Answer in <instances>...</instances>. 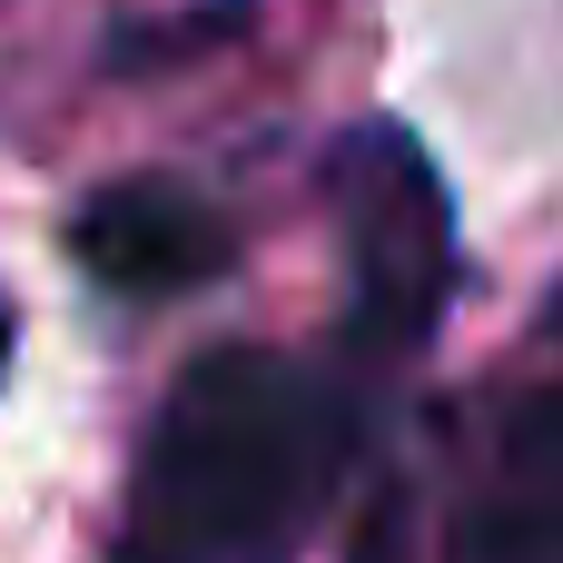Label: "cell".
Returning a JSON list of instances; mask_svg holds the SVG:
<instances>
[{"label":"cell","mask_w":563,"mask_h":563,"mask_svg":"<svg viewBox=\"0 0 563 563\" xmlns=\"http://www.w3.org/2000/svg\"><path fill=\"white\" fill-rule=\"evenodd\" d=\"M69 247L119 297H188V287L228 277V257H238V238L218 228V208L198 188H178V178H109L79 208Z\"/></svg>","instance_id":"cell-3"},{"label":"cell","mask_w":563,"mask_h":563,"mask_svg":"<svg viewBox=\"0 0 563 563\" xmlns=\"http://www.w3.org/2000/svg\"><path fill=\"white\" fill-rule=\"evenodd\" d=\"M505 465H515V485H534V495H563V386L525 396V406L505 416Z\"/></svg>","instance_id":"cell-5"},{"label":"cell","mask_w":563,"mask_h":563,"mask_svg":"<svg viewBox=\"0 0 563 563\" xmlns=\"http://www.w3.org/2000/svg\"><path fill=\"white\" fill-rule=\"evenodd\" d=\"M148 563H178V554H148Z\"/></svg>","instance_id":"cell-7"},{"label":"cell","mask_w":563,"mask_h":563,"mask_svg":"<svg viewBox=\"0 0 563 563\" xmlns=\"http://www.w3.org/2000/svg\"><path fill=\"white\" fill-rule=\"evenodd\" d=\"M455 563H563V495H505L485 515H465Z\"/></svg>","instance_id":"cell-4"},{"label":"cell","mask_w":563,"mask_h":563,"mask_svg":"<svg viewBox=\"0 0 563 563\" xmlns=\"http://www.w3.org/2000/svg\"><path fill=\"white\" fill-rule=\"evenodd\" d=\"M346 416L336 396L287 366L277 346H208L148 435L139 505L158 525V554H257L277 544L336 475Z\"/></svg>","instance_id":"cell-1"},{"label":"cell","mask_w":563,"mask_h":563,"mask_svg":"<svg viewBox=\"0 0 563 563\" xmlns=\"http://www.w3.org/2000/svg\"><path fill=\"white\" fill-rule=\"evenodd\" d=\"M0 366H10V307H0Z\"/></svg>","instance_id":"cell-6"},{"label":"cell","mask_w":563,"mask_h":563,"mask_svg":"<svg viewBox=\"0 0 563 563\" xmlns=\"http://www.w3.org/2000/svg\"><path fill=\"white\" fill-rule=\"evenodd\" d=\"M336 198H346V257H356L366 336L416 346L455 287V208H445L435 158L396 119H366L336 158Z\"/></svg>","instance_id":"cell-2"}]
</instances>
